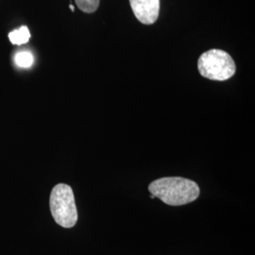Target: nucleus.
<instances>
[{"label":"nucleus","mask_w":255,"mask_h":255,"mask_svg":"<svg viewBox=\"0 0 255 255\" xmlns=\"http://www.w3.org/2000/svg\"><path fill=\"white\" fill-rule=\"evenodd\" d=\"M69 8L71 9V10H72V11H74V9H75V8H74L73 5H71V4H70V5H69Z\"/></svg>","instance_id":"nucleus-8"},{"label":"nucleus","mask_w":255,"mask_h":255,"mask_svg":"<svg viewBox=\"0 0 255 255\" xmlns=\"http://www.w3.org/2000/svg\"><path fill=\"white\" fill-rule=\"evenodd\" d=\"M101 0H75L78 8L85 13L95 12L99 6Z\"/></svg>","instance_id":"nucleus-6"},{"label":"nucleus","mask_w":255,"mask_h":255,"mask_svg":"<svg viewBox=\"0 0 255 255\" xmlns=\"http://www.w3.org/2000/svg\"><path fill=\"white\" fill-rule=\"evenodd\" d=\"M148 191L165 204L180 206L196 201L200 196L197 182L181 178L165 177L158 179L148 185Z\"/></svg>","instance_id":"nucleus-1"},{"label":"nucleus","mask_w":255,"mask_h":255,"mask_svg":"<svg viewBox=\"0 0 255 255\" xmlns=\"http://www.w3.org/2000/svg\"><path fill=\"white\" fill-rule=\"evenodd\" d=\"M198 69L201 76L208 80L224 82L235 75L237 66L226 51L210 49L199 58Z\"/></svg>","instance_id":"nucleus-3"},{"label":"nucleus","mask_w":255,"mask_h":255,"mask_svg":"<svg viewBox=\"0 0 255 255\" xmlns=\"http://www.w3.org/2000/svg\"><path fill=\"white\" fill-rule=\"evenodd\" d=\"M9 39L12 45L21 46L27 44L30 39V32L27 26H22L9 33Z\"/></svg>","instance_id":"nucleus-5"},{"label":"nucleus","mask_w":255,"mask_h":255,"mask_svg":"<svg viewBox=\"0 0 255 255\" xmlns=\"http://www.w3.org/2000/svg\"><path fill=\"white\" fill-rule=\"evenodd\" d=\"M15 63L20 67L28 68L33 64V56L28 51H21L15 55Z\"/></svg>","instance_id":"nucleus-7"},{"label":"nucleus","mask_w":255,"mask_h":255,"mask_svg":"<svg viewBox=\"0 0 255 255\" xmlns=\"http://www.w3.org/2000/svg\"><path fill=\"white\" fill-rule=\"evenodd\" d=\"M49 206L57 224L72 228L78 221V211L72 188L64 183L55 185L50 194Z\"/></svg>","instance_id":"nucleus-2"},{"label":"nucleus","mask_w":255,"mask_h":255,"mask_svg":"<svg viewBox=\"0 0 255 255\" xmlns=\"http://www.w3.org/2000/svg\"><path fill=\"white\" fill-rule=\"evenodd\" d=\"M150 199H155L154 195H152V194H151V195H150Z\"/></svg>","instance_id":"nucleus-9"},{"label":"nucleus","mask_w":255,"mask_h":255,"mask_svg":"<svg viewBox=\"0 0 255 255\" xmlns=\"http://www.w3.org/2000/svg\"><path fill=\"white\" fill-rule=\"evenodd\" d=\"M135 17L142 24L152 25L160 12V0H129Z\"/></svg>","instance_id":"nucleus-4"}]
</instances>
